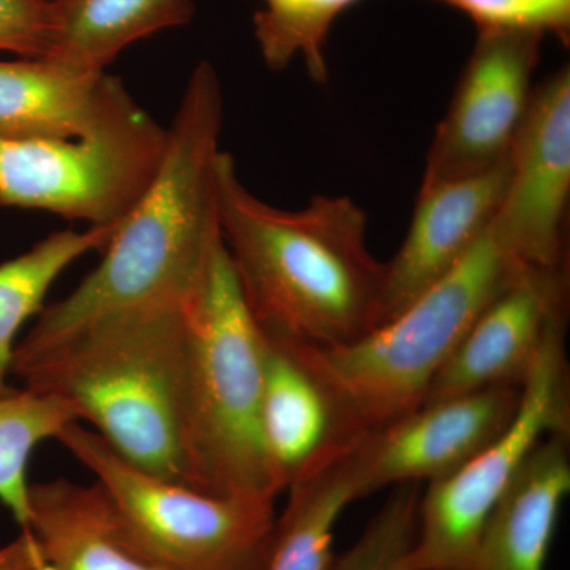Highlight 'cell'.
<instances>
[{"label":"cell","mask_w":570,"mask_h":570,"mask_svg":"<svg viewBox=\"0 0 570 570\" xmlns=\"http://www.w3.org/2000/svg\"><path fill=\"white\" fill-rule=\"evenodd\" d=\"M224 92L213 63L195 67L168 127L163 168L104 258L66 298L45 306L14 347L28 356L85 326L135 311L186 307L223 239L217 168Z\"/></svg>","instance_id":"1"},{"label":"cell","mask_w":570,"mask_h":570,"mask_svg":"<svg viewBox=\"0 0 570 570\" xmlns=\"http://www.w3.org/2000/svg\"><path fill=\"white\" fill-rule=\"evenodd\" d=\"M217 204L236 279L265 333L335 347L381 325L385 264L371 254L366 213L351 197L317 195L298 212L276 208L247 189L223 151Z\"/></svg>","instance_id":"2"},{"label":"cell","mask_w":570,"mask_h":570,"mask_svg":"<svg viewBox=\"0 0 570 570\" xmlns=\"http://www.w3.org/2000/svg\"><path fill=\"white\" fill-rule=\"evenodd\" d=\"M10 374L69 404L134 466L189 487L186 307L104 318L37 354L13 356Z\"/></svg>","instance_id":"3"},{"label":"cell","mask_w":570,"mask_h":570,"mask_svg":"<svg viewBox=\"0 0 570 570\" xmlns=\"http://www.w3.org/2000/svg\"><path fill=\"white\" fill-rule=\"evenodd\" d=\"M493 220V219H491ZM521 265L491 223L459 264L397 316L351 344H295L352 433H370L417 409L438 371Z\"/></svg>","instance_id":"4"},{"label":"cell","mask_w":570,"mask_h":570,"mask_svg":"<svg viewBox=\"0 0 570 570\" xmlns=\"http://www.w3.org/2000/svg\"><path fill=\"white\" fill-rule=\"evenodd\" d=\"M184 452L189 489L277 498L262 438L264 332L246 305L224 239L186 306Z\"/></svg>","instance_id":"5"},{"label":"cell","mask_w":570,"mask_h":570,"mask_svg":"<svg viewBox=\"0 0 570 570\" xmlns=\"http://www.w3.org/2000/svg\"><path fill=\"white\" fill-rule=\"evenodd\" d=\"M56 441L110 499L124 540L159 570H265L275 542V498L212 497L142 471L80 422Z\"/></svg>","instance_id":"6"},{"label":"cell","mask_w":570,"mask_h":570,"mask_svg":"<svg viewBox=\"0 0 570 570\" xmlns=\"http://www.w3.org/2000/svg\"><path fill=\"white\" fill-rule=\"evenodd\" d=\"M167 146L168 129L124 88L77 137H0V205L91 225L121 223L151 189Z\"/></svg>","instance_id":"7"},{"label":"cell","mask_w":570,"mask_h":570,"mask_svg":"<svg viewBox=\"0 0 570 570\" xmlns=\"http://www.w3.org/2000/svg\"><path fill=\"white\" fill-rule=\"evenodd\" d=\"M569 381L566 328H561L547 341L528 374L508 431L449 478L428 483L420 499L411 570H453L463 564L532 449L549 434H570Z\"/></svg>","instance_id":"8"},{"label":"cell","mask_w":570,"mask_h":570,"mask_svg":"<svg viewBox=\"0 0 570 570\" xmlns=\"http://www.w3.org/2000/svg\"><path fill=\"white\" fill-rule=\"evenodd\" d=\"M542 33L478 31L426 154L422 186L482 174L512 151L532 100Z\"/></svg>","instance_id":"9"},{"label":"cell","mask_w":570,"mask_h":570,"mask_svg":"<svg viewBox=\"0 0 570 570\" xmlns=\"http://www.w3.org/2000/svg\"><path fill=\"white\" fill-rule=\"evenodd\" d=\"M570 195V70L534 88L491 228L521 265L562 268Z\"/></svg>","instance_id":"10"},{"label":"cell","mask_w":570,"mask_h":570,"mask_svg":"<svg viewBox=\"0 0 570 570\" xmlns=\"http://www.w3.org/2000/svg\"><path fill=\"white\" fill-rule=\"evenodd\" d=\"M521 387H490L420 404L370 431L363 445V498L401 483L449 478L508 431Z\"/></svg>","instance_id":"11"},{"label":"cell","mask_w":570,"mask_h":570,"mask_svg":"<svg viewBox=\"0 0 570 570\" xmlns=\"http://www.w3.org/2000/svg\"><path fill=\"white\" fill-rule=\"evenodd\" d=\"M568 307V266H524L475 318L423 403L502 385L523 387L547 341L566 328Z\"/></svg>","instance_id":"12"},{"label":"cell","mask_w":570,"mask_h":570,"mask_svg":"<svg viewBox=\"0 0 570 570\" xmlns=\"http://www.w3.org/2000/svg\"><path fill=\"white\" fill-rule=\"evenodd\" d=\"M508 181L509 157L482 174L420 187L403 246L385 264L381 325L459 264L489 227Z\"/></svg>","instance_id":"13"},{"label":"cell","mask_w":570,"mask_h":570,"mask_svg":"<svg viewBox=\"0 0 570 570\" xmlns=\"http://www.w3.org/2000/svg\"><path fill=\"white\" fill-rule=\"evenodd\" d=\"M261 428L281 493L330 450L363 434L347 430L295 344L265 332Z\"/></svg>","instance_id":"14"},{"label":"cell","mask_w":570,"mask_h":570,"mask_svg":"<svg viewBox=\"0 0 570 570\" xmlns=\"http://www.w3.org/2000/svg\"><path fill=\"white\" fill-rule=\"evenodd\" d=\"M569 491L570 434H549L521 464L491 510L474 549L453 570H546Z\"/></svg>","instance_id":"15"},{"label":"cell","mask_w":570,"mask_h":570,"mask_svg":"<svg viewBox=\"0 0 570 570\" xmlns=\"http://www.w3.org/2000/svg\"><path fill=\"white\" fill-rule=\"evenodd\" d=\"M126 86L52 59L0 61V137L58 140L91 129Z\"/></svg>","instance_id":"16"},{"label":"cell","mask_w":570,"mask_h":570,"mask_svg":"<svg viewBox=\"0 0 570 570\" xmlns=\"http://www.w3.org/2000/svg\"><path fill=\"white\" fill-rule=\"evenodd\" d=\"M28 531L43 558L41 570H159L127 546L97 482L31 483Z\"/></svg>","instance_id":"17"},{"label":"cell","mask_w":570,"mask_h":570,"mask_svg":"<svg viewBox=\"0 0 570 570\" xmlns=\"http://www.w3.org/2000/svg\"><path fill=\"white\" fill-rule=\"evenodd\" d=\"M366 434L330 450L287 487V505L277 517L265 570L330 569L337 520L363 498L360 474Z\"/></svg>","instance_id":"18"},{"label":"cell","mask_w":570,"mask_h":570,"mask_svg":"<svg viewBox=\"0 0 570 570\" xmlns=\"http://www.w3.org/2000/svg\"><path fill=\"white\" fill-rule=\"evenodd\" d=\"M194 0H52L47 59L105 71L129 45L193 20Z\"/></svg>","instance_id":"19"},{"label":"cell","mask_w":570,"mask_h":570,"mask_svg":"<svg viewBox=\"0 0 570 570\" xmlns=\"http://www.w3.org/2000/svg\"><path fill=\"white\" fill-rule=\"evenodd\" d=\"M122 220L91 225L81 232H56L24 254L0 264V395L14 389L7 379L22 326L47 306L45 298L59 276L82 255L104 250Z\"/></svg>","instance_id":"20"},{"label":"cell","mask_w":570,"mask_h":570,"mask_svg":"<svg viewBox=\"0 0 570 570\" xmlns=\"http://www.w3.org/2000/svg\"><path fill=\"white\" fill-rule=\"evenodd\" d=\"M78 422L69 404L29 389L0 395V504L21 531L29 524V461L33 450Z\"/></svg>","instance_id":"21"},{"label":"cell","mask_w":570,"mask_h":570,"mask_svg":"<svg viewBox=\"0 0 570 570\" xmlns=\"http://www.w3.org/2000/svg\"><path fill=\"white\" fill-rule=\"evenodd\" d=\"M255 11L254 36L268 69L291 66L295 56L305 59L307 73L317 85L328 81L326 40L337 18L362 0H262Z\"/></svg>","instance_id":"22"},{"label":"cell","mask_w":570,"mask_h":570,"mask_svg":"<svg viewBox=\"0 0 570 570\" xmlns=\"http://www.w3.org/2000/svg\"><path fill=\"white\" fill-rule=\"evenodd\" d=\"M420 483L393 487L387 501L358 540L328 570H411L409 558L419 532Z\"/></svg>","instance_id":"23"},{"label":"cell","mask_w":570,"mask_h":570,"mask_svg":"<svg viewBox=\"0 0 570 570\" xmlns=\"http://www.w3.org/2000/svg\"><path fill=\"white\" fill-rule=\"evenodd\" d=\"M466 14L478 31L553 33L570 40V0H434Z\"/></svg>","instance_id":"24"},{"label":"cell","mask_w":570,"mask_h":570,"mask_svg":"<svg viewBox=\"0 0 570 570\" xmlns=\"http://www.w3.org/2000/svg\"><path fill=\"white\" fill-rule=\"evenodd\" d=\"M51 33L52 0H0V51L45 58Z\"/></svg>","instance_id":"25"},{"label":"cell","mask_w":570,"mask_h":570,"mask_svg":"<svg viewBox=\"0 0 570 570\" xmlns=\"http://www.w3.org/2000/svg\"><path fill=\"white\" fill-rule=\"evenodd\" d=\"M39 546L29 531H21L13 542L0 547V570L43 569Z\"/></svg>","instance_id":"26"}]
</instances>
